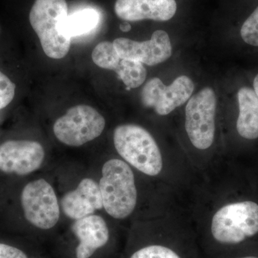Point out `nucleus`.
Wrapping results in <instances>:
<instances>
[{"label":"nucleus","mask_w":258,"mask_h":258,"mask_svg":"<svg viewBox=\"0 0 258 258\" xmlns=\"http://www.w3.org/2000/svg\"><path fill=\"white\" fill-rule=\"evenodd\" d=\"M69 17L66 0H35L29 20L40 39L42 50L47 57L63 58L71 48V38L63 32Z\"/></svg>","instance_id":"obj_1"},{"label":"nucleus","mask_w":258,"mask_h":258,"mask_svg":"<svg viewBox=\"0 0 258 258\" xmlns=\"http://www.w3.org/2000/svg\"><path fill=\"white\" fill-rule=\"evenodd\" d=\"M103 208L113 218H127L135 210L137 189L132 168L124 161L112 159L102 168L99 182Z\"/></svg>","instance_id":"obj_2"},{"label":"nucleus","mask_w":258,"mask_h":258,"mask_svg":"<svg viewBox=\"0 0 258 258\" xmlns=\"http://www.w3.org/2000/svg\"><path fill=\"white\" fill-rule=\"evenodd\" d=\"M113 143L127 164L147 176H155L163 169L159 146L148 131L140 125H118L113 132Z\"/></svg>","instance_id":"obj_3"},{"label":"nucleus","mask_w":258,"mask_h":258,"mask_svg":"<svg viewBox=\"0 0 258 258\" xmlns=\"http://www.w3.org/2000/svg\"><path fill=\"white\" fill-rule=\"evenodd\" d=\"M258 233V205L252 201L227 204L212 217L211 234L217 243L232 245Z\"/></svg>","instance_id":"obj_4"},{"label":"nucleus","mask_w":258,"mask_h":258,"mask_svg":"<svg viewBox=\"0 0 258 258\" xmlns=\"http://www.w3.org/2000/svg\"><path fill=\"white\" fill-rule=\"evenodd\" d=\"M105 126L104 117L94 108L78 105L55 120L53 133L64 145L79 147L100 137Z\"/></svg>","instance_id":"obj_5"},{"label":"nucleus","mask_w":258,"mask_h":258,"mask_svg":"<svg viewBox=\"0 0 258 258\" xmlns=\"http://www.w3.org/2000/svg\"><path fill=\"white\" fill-rule=\"evenodd\" d=\"M217 97L210 87L204 88L188 101L185 108V129L192 145L200 150L215 140Z\"/></svg>","instance_id":"obj_6"},{"label":"nucleus","mask_w":258,"mask_h":258,"mask_svg":"<svg viewBox=\"0 0 258 258\" xmlns=\"http://www.w3.org/2000/svg\"><path fill=\"white\" fill-rule=\"evenodd\" d=\"M25 219L42 230L55 227L60 218V206L53 187L44 179L29 182L20 197Z\"/></svg>","instance_id":"obj_7"},{"label":"nucleus","mask_w":258,"mask_h":258,"mask_svg":"<svg viewBox=\"0 0 258 258\" xmlns=\"http://www.w3.org/2000/svg\"><path fill=\"white\" fill-rule=\"evenodd\" d=\"M194 90L195 84L188 76H179L169 86L153 78L144 86L141 99L144 106L152 108L158 115H166L189 101Z\"/></svg>","instance_id":"obj_8"},{"label":"nucleus","mask_w":258,"mask_h":258,"mask_svg":"<svg viewBox=\"0 0 258 258\" xmlns=\"http://www.w3.org/2000/svg\"><path fill=\"white\" fill-rule=\"evenodd\" d=\"M45 150L35 141L9 140L0 145V171L8 174L26 176L40 169Z\"/></svg>","instance_id":"obj_9"},{"label":"nucleus","mask_w":258,"mask_h":258,"mask_svg":"<svg viewBox=\"0 0 258 258\" xmlns=\"http://www.w3.org/2000/svg\"><path fill=\"white\" fill-rule=\"evenodd\" d=\"M113 44L120 57L147 66L162 63L172 54L170 38L164 30L154 32L150 40L147 41L138 42L119 37L115 39Z\"/></svg>","instance_id":"obj_10"},{"label":"nucleus","mask_w":258,"mask_h":258,"mask_svg":"<svg viewBox=\"0 0 258 258\" xmlns=\"http://www.w3.org/2000/svg\"><path fill=\"white\" fill-rule=\"evenodd\" d=\"M91 57L98 67L115 71L128 89L139 87L147 79V71L144 64L120 57L113 42L98 43L93 49Z\"/></svg>","instance_id":"obj_11"},{"label":"nucleus","mask_w":258,"mask_h":258,"mask_svg":"<svg viewBox=\"0 0 258 258\" xmlns=\"http://www.w3.org/2000/svg\"><path fill=\"white\" fill-rule=\"evenodd\" d=\"M175 0H116L114 11L125 21H168L176 14Z\"/></svg>","instance_id":"obj_12"},{"label":"nucleus","mask_w":258,"mask_h":258,"mask_svg":"<svg viewBox=\"0 0 258 258\" xmlns=\"http://www.w3.org/2000/svg\"><path fill=\"white\" fill-rule=\"evenodd\" d=\"M61 208L66 216L74 220L93 215L103 208L99 184L90 178L81 180L76 189L64 195Z\"/></svg>","instance_id":"obj_13"},{"label":"nucleus","mask_w":258,"mask_h":258,"mask_svg":"<svg viewBox=\"0 0 258 258\" xmlns=\"http://www.w3.org/2000/svg\"><path fill=\"white\" fill-rule=\"evenodd\" d=\"M72 230L79 240L76 247L77 258H90L109 240V230L103 217L91 215L76 220Z\"/></svg>","instance_id":"obj_14"},{"label":"nucleus","mask_w":258,"mask_h":258,"mask_svg":"<svg viewBox=\"0 0 258 258\" xmlns=\"http://www.w3.org/2000/svg\"><path fill=\"white\" fill-rule=\"evenodd\" d=\"M238 115L236 130L242 139H258V97L252 86L242 85L237 91Z\"/></svg>","instance_id":"obj_15"},{"label":"nucleus","mask_w":258,"mask_h":258,"mask_svg":"<svg viewBox=\"0 0 258 258\" xmlns=\"http://www.w3.org/2000/svg\"><path fill=\"white\" fill-rule=\"evenodd\" d=\"M98 20V13L93 9H85L69 15L64 24V35L70 38L84 35L96 28Z\"/></svg>","instance_id":"obj_16"},{"label":"nucleus","mask_w":258,"mask_h":258,"mask_svg":"<svg viewBox=\"0 0 258 258\" xmlns=\"http://www.w3.org/2000/svg\"><path fill=\"white\" fill-rule=\"evenodd\" d=\"M239 35L246 46L258 50V5L241 25Z\"/></svg>","instance_id":"obj_17"},{"label":"nucleus","mask_w":258,"mask_h":258,"mask_svg":"<svg viewBox=\"0 0 258 258\" xmlns=\"http://www.w3.org/2000/svg\"><path fill=\"white\" fill-rule=\"evenodd\" d=\"M130 258H184L179 252L169 246L152 244L139 249Z\"/></svg>","instance_id":"obj_18"},{"label":"nucleus","mask_w":258,"mask_h":258,"mask_svg":"<svg viewBox=\"0 0 258 258\" xmlns=\"http://www.w3.org/2000/svg\"><path fill=\"white\" fill-rule=\"evenodd\" d=\"M15 89V83L0 71V110L6 108L13 101Z\"/></svg>","instance_id":"obj_19"},{"label":"nucleus","mask_w":258,"mask_h":258,"mask_svg":"<svg viewBox=\"0 0 258 258\" xmlns=\"http://www.w3.org/2000/svg\"><path fill=\"white\" fill-rule=\"evenodd\" d=\"M0 258H28V256L21 249L0 243Z\"/></svg>","instance_id":"obj_20"},{"label":"nucleus","mask_w":258,"mask_h":258,"mask_svg":"<svg viewBox=\"0 0 258 258\" xmlns=\"http://www.w3.org/2000/svg\"><path fill=\"white\" fill-rule=\"evenodd\" d=\"M251 86H252L254 92H255L256 95H257L258 97V71L254 75L253 77H252V84H251Z\"/></svg>","instance_id":"obj_21"},{"label":"nucleus","mask_w":258,"mask_h":258,"mask_svg":"<svg viewBox=\"0 0 258 258\" xmlns=\"http://www.w3.org/2000/svg\"><path fill=\"white\" fill-rule=\"evenodd\" d=\"M120 29L122 32H128L130 31L131 29H132V26H131L130 24L128 23H122L121 25H120Z\"/></svg>","instance_id":"obj_22"},{"label":"nucleus","mask_w":258,"mask_h":258,"mask_svg":"<svg viewBox=\"0 0 258 258\" xmlns=\"http://www.w3.org/2000/svg\"><path fill=\"white\" fill-rule=\"evenodd\" d=\"M238 258H258V257H255V256H245V257H241Z\"/></svg>","instance_id":"obj_23"}]
</instances>
